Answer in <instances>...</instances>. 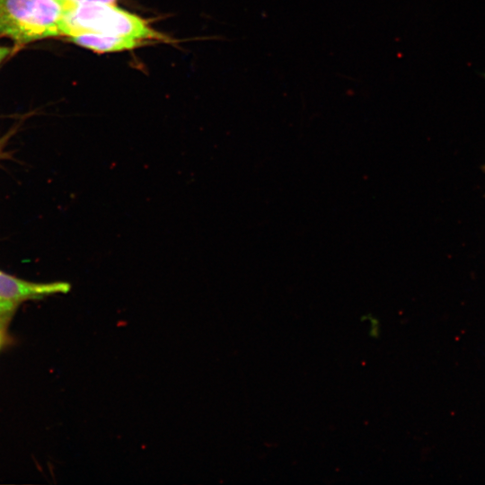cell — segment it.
I'll list each match as a JSON object with an SVG mask.
<instances>
[{
  "label": "cell",
  "mask_w": 485,
  "mask_h": 485,
  "mask_svg": "<svg viewBox=\"0 0 485 485\" xmlns=\"http://www.w3.org/2000/svg\"><path fill=\"white\" fill-rule=\"evenodd\" d=\"M69 38L76 44L98 53L131 49L141 44L140 40L95 32H82Z\"/></svg>",
  "instance_id": "4"
},
{
  "label": "cell",
  "mask_w": 485,
  "mask_h": 485,
  "mask_svg": "<svg viewBox=\"0 0 485 485\" xmlns=\"http://www.w3.org/2000/svg\"><path fill=\"white\" fill-rule=\"evenodd\" d=\"M7 140H8L7 136L5 137L0 139V160L5 157L6 154L4 152V146L5 143L7 142Z\"/></svg>",
  "instance_id": "6"
},
{
  "label": "cell",
  "mask_w": 485,
  "mask_h": 485,
  "mask_svg": "<svg viewBox=\"0 0 485 485\" xmlns=\"http://www.w3.org/2000/svg\"><path fill=\"white\" fill-rule=\"evenodd\" d=\"M13 313H0V348L6 340L7 328Z\"/></svg>",
  "instance_id": "5"
},
{
  "label": "cell",
  "mask_w": 485,
  "mask_h": 485,
  "mask_svg": "<svg viewBox=\"0 0 485 485\" xmlns=\"http://www.w3.org/2000/svg\"><path fill=\"white\" fill-rule=\"evenodd\" d=\"M74 0H0V37L17 44L66 35V14Z\"/></svg>",
  "instance_id": "1"
},
{
  "label": "cell",
  "mask_w": 485,
  "mask_h": 485,
  "mask_svg": "<svg viewBox=\"0 0 485 485\" xmlns=\"http://www.w3.org/2000/svg\"><path fill=\"white\" fill-rule=\"evenodd\" d=\"M70 287L66 282L35 283L0 270V313H13L21 303L66 294Z\"/></svg>",
  "instance_id": "3"
},
{
  "label": "cell",
  "mask_w": 485,
  "mask_h": 485,
  "mask_svg": "<svg viewBox=\"0 0 485 485\" xmlns=\"http://www.w3.org/2000/svg\"><path fill=\"white\" fill-rule=\"evenodd\" d=\"M483 169L485 170V165H484Z\"/></svg>",
  "instance_id": "9"
},
{
  "label": "cell",
  "mask_w": 485,
  "mask_h": 485,
  "mask_svg": "<svg viewBox=\"0 0 485 485\" xmlns=\"http://www.w3.org/2000/svg\"><path fill=\"white\" fill-rule=\"evenodd\" d=\"M10 51L8 48L0 47V63L9 55Z\"/></svg>",
  "instance_id": "7"
},
{
  "label": "cell",
  "mask_w": 485,
  "mask_h": 485,
  "mask_svg": "<svg viewBox=\"0 0 485 485\" xmlns=\"http://www.w3.org/2000/svg\"><path fill=\"white\" fill-rule=\"evenodd\" d=\"M76 2H101V3H108V4H115L116 0H74Z\"/></svg>",
  "instance_id": "8"
},
{
  "label": "cell",
  "mask_w": 485,
  "mask_h": 485,
  "mask_svg": "<svg viewBox=\"0 0 485 485\" xmlns=\"http://www.w3.org/2000/svg\"><path fill=\"white\" fill-rule=\"evenodd\" d=\"M66 36L95 32L143 40H163L164 35L148 26L139 16L122 10L114 4L75 2L66 14Z\"/></svg>",
  "instance_id": "2"
}]
</instances>
